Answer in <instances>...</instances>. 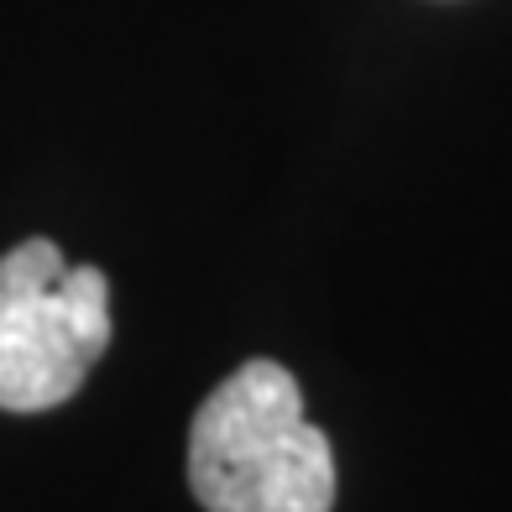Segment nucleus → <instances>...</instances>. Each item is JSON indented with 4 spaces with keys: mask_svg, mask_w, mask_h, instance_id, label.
<instances>
[{
    "mask_svg": "<svg viewBox=\"0 0 512 512\" xmlns=\"http://www.w3.org/2000/svg\"><path fill=\"white\" fill-rule=\"evenodd\" d=\"M189 486L204 512H330L335 450L309 418L293 371L246 361L194 413Z\"/></svg>",
    "mask_w": 512,
    "mask_h": 512,
    "instance_id": "nucleus-1",
    "label": "nucleus"
},
{
    "mask_svg": "<svg viewBox=\"0 0 512 512\" xmlns=\"http://www.w3.org/2000/svg\"><path fill=\"white\" fill-rule=\"evenodd\" d=\"M110 345V283L68 267L53 241L0 256V408L42 413L68 403Z\"/></svg>",
    "mask_w": 512,
    "mask_h": 512,
    "instance_id": "nucleus-2",
    "label": "nucleus"
}]
</instances>
